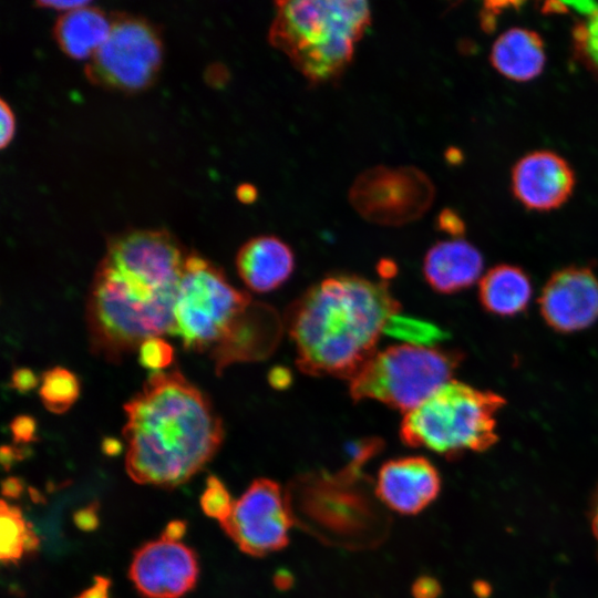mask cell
Listing matches in <instances>:
<instances>
[{
    "label": "cell",
    "mask_w": 598,
    "mask_h": 598,
    "mask_svg": "<svg viewBox=\"0 0 598 598\" xmlns=\"http://www.w3.org/2000/svg\"><path fill=\"white\" fill-rule=\"evenodd\" d=\"M187 255L163 229H132L107 240L85 308L93 354L118 363L145 340L174 336V308Z\"/></svg>",
    "instance_id": "obj_1"
},
{
    "label": "cell",
    "mask_w": 598,
    "mask_h": 598,
    "mask_svg": "<svg viewBox=\"0 0 598 598\" xmlns=\"http://www.w3.org/2000/svg\"><path fill=\"white\" fill-rule=\"evenodd\" d=\"M124 411L125 468L138 484H184L213 458L224 439L210 400L177 367L152 372Z\"/></svg>",
    "instance_id": "obj_2"
},
{
    "label": "cell",
    "mask_w": 598,
    "mask_h": 598,
    "mask_svg": "<svg viewBox=\"0 0 598 598\" xmlns=\"http://www.w3.org/2000/svg\"><path fill=\"white\" fill-rule=\"evenodd\" d=\"M400 302L386 281L333 275L310 286L286 310L283 324L300 371L350 381L378 351Z\"/></svg>",
    "instance_id": "obj_3"
},
{
    "label": "cell",
    "mask_w": 598,
    "mask_h": 598,
    "mask_svg": "<svg viewBox=\"0 0 598 598\" xmlns=\"http://www.w3.org/2000/svg\"><path fill=\"white\" fill-rule=\"evenodd\" d=\"M275 7L268 40L311 84L338 80L371 24L367 1L283 0Z\"/></svg>",
    "instance_id": "obj_4"
},
{
    "label": "cell",
    "mask_w": 598,
    "mask_h": 598,
    "mask_svg": "<svg viewBox=\"0 0 598 598\" xmlns=\"http://www.w3.org/2000/svg\"><path fill=\"white\" fill-rule=\"evenodd\" d=\"M505 399L451 380L429 399L404 414L402 442L454 458L465 452H484L498 440L497 413Z\"/></svg>",
    "instance_id": "obj_5"
},
{
    "label": "cell",
    "mask_w": 598,
    "mask_h": 598,
    "mask_svg": "<svg viewBox=\"0 0 598 598\" xmlns=\"http://www.w3.org/2000/svg\"><path fill=\"white\" fill-rule=\"evenodd\" d=\"M463 358L460 350L441 346H391L349 381V393L354 402L374 400L408 413L451 381Z\"/></svg>",
    "instance_id": "obj_6"
},
{
    "label": "cell",
    "mask_w": 598,
    "mask_h": 598,
    "mask_svg": "<svg viewBox=\"0 0 598 598\" xmlns=\"http://www.w3.org/2000/svg\"><path fill=\"white\" fill-rule=\"evenodd\" d=\"M251 302L250 295L234 287L220 267L189 252L174 308V336L185 349L208 354L229 336Z\"/></svg>",
    "instance_id": "obj_7"
},
{
    "label": "cell",
    "mask_w": 598,
    "mask_h": 598,
    "mask_svg": "<svg viewBox=\"0 0 598 598\" xmlns=\"http://www.w3.org/2000/svg\"><path fill=\"white\" fill-rule=\"evenodd\" d=\"M163 60V41L148 20L118 13L112 17L104 42L85 66L87 79L101 86L134 92L147 87Z\"/></svg>",
    "instance_id": "obj_8"
},
{
    "label": "cell",
    "mask_w": 598,
    "mask_h": 598,
    "mask_svg": "<svg viewBox=\"0 0 598 598\" xmlns=\"http://www.w3.org/2000/svg\"><path fill=\"white\" fill-rule=\"evenodd\" d=\"M435 188L430 177L414 166L378 165L357 176L349 202L365 220L402 226L422 217L431 207Z\"/></svg>",
    "instance_id": "obj_9"
},
{
    "label": "cell",
    "mask_w": 598,
    "mask_h": 598,
    "mask_svg": "<svg viewBox=\"0 0 598 598\" xmlns=\"http://www.w3.org/2000/svg\"><path fill=\"white\" fill-rule=\"evenodd\" d=\"M292 524V511L280 485L257 478L234 502L220 526L241 551L261 557L287 546Z\"/></svg>",
    "instance_id": "obj_10"
},
{
    "label": "cell",
    "mask_w": 598,
    "mask_h": 598,
    "mask_svg": "<svg viewBox=\"0 0 598 598\" xmlns=\"http://www.w3.org/2000/svg\"><path fill=\"white\" fill-rule=\"evenodd\" d=\"M538 305L553 330L573 333L587 329L598 320V275L585 266L561 268L546 281Z\"/></svg>",
    "instance_id": "obj_11"
},
{
    "label": "cell",
    "mask_w": 598,
    "mask_h": 598,
    "mask_svg": "<svg viewBox=\"0 0 598 598\" xmlns=\"http://www.w3.org/2000/svg\"><path fill=\"white\" fill-rule=\"evenodd\" d=\"M128 576L146 598H179L196 584L197 556L179 542H148L134 553Z\"/></svg>",
    "instance_id": "obj_12"
},
{
    "label": "cell",
    "mask_w": 598,
    "mask_h": 598,
    "mask_svg": "<svg viewBox=\"0 0 598 598\" xmlns=\"http://www.w3.org/2000/svg\"><path fill=\"white\" fill-rule=\"evenodd\" d=\"M515 198L526 208L548 212L571 196L575 174L568 162L551 151H535L519 158L511 176Z\"/></svg>",
    "instance_id": "obj_13"
},
{
    "label": "cell",
    "mask_w": 598,
    "mask_h": 598,
    "mask_svg": "<svg viewBox=\"0 0 598 598\" xmlns=\"http://www.w3.org/2000/svg\"><path fill=\"white\" fill-rule=\"evenodd\" d=\"M441 476L423 456H405L385 462L377 477L375 494L390 509L414 515L439 495Z\"/></svg>",
    "instance_id": "obj_14"
},
{
    "label": "cell",
    "mask_w": 598,
    "mask_h": 598,
    "mask_svg": "<svg viewBox=\"0 0 598 598\" xmlns=\"http://www.w3.org/2000/svg\"><path fill=\"white\" fill-rule=\"evenodd\" d=\"M291 247L275 235L247 240L236 255V269L250 291L264 293L282 286L295 269Z\"/></svg>",
    "instance_id": "obj_15"
},
{
    "label": "cell",
    "mask_w": 598,
    "mask_h": 598,
    "mask_svg": "<svg viewBox=\"0 0 598 598\" xmlns=\"http://www.w3.org/2000/svg\"><path fill=\"white\" fill-rule=\"evenodd\" d=\"M482 270V254L462 238L437 241L423 260L424 278L440 293H455L471 287Z\"/></svg>",
    "instance_id": "obj_16"
},
{
    "label": "cell",
    "mask_w": 598,
    "mask_h": 598,
    "mask_svg": "<svg viewBox=\"0 0 598 598\" xmlns=\"http://www.w3.org/2000/svg\"><path fill=\"white\" fill-rule=\"evenodd\" d=\"M277 319L272 309L252 301L229 336L208 353L215 372L221 374L235 362L258 360L267 355L277 338L265 337V332L277 329Z\"/></svg>",
    "instance_id": "obj_17"
},
{
    "label": "cell",
    "mask_w": 598,
    "mask_h": 598,
    "mask_svg": "<svg viewBox=\"0 0 598 598\" xmlns=\"http://www.w3.org/2000/svg\"><path fill=\"white\" fill-rule=\"evenodd\" d=\"M489 61L504 78L526 82L537 78L546 63L542 37L526 28H511L493 43Z\"/></svg>",
    "instance_id": "obj_18"
},
{
    "label": "cell",
    "mask_w": 598,
    "mask_h": 598,
    "mask_svg": "<svg viewBox=\"0 0 598 598\" xmlns=\"http://www.w3.org/2000/svg\"><path fill=\"white\" fill-rule=\"evenodd\" d=\"M112 18L91 2L63 12L55 21L53 35L68 55L75 59L92 56L106 39Z\"/></svg>",
    "instance_id": "obj_19"
},
{
    "label": "cell",
    "mask_w": 598,
    "mask_h": 598,
    "mask_svg": "<svg viewBox=\"0 0 598 598\" xmlns=\"http://www.w3.org/2000/svg\"><path fill=\"white\" fill-rule=\"evenodd\" d=\"M532 295L528 275L514 265H497L480 280L478 299L482 307L498 317L522 313L528 307Z\"/></svg>",
    "instance_id": "obj_20"
},
{
    "label": "cell",
    "mask_w": 598,
    "mask_h": 598,
    "mask_svg": "<svg viewBox=\"0 0 598 598\" xmlns=\"http://www.w3.org/2000/svg\"><path fill=\"white\" fill-rule=\"evenodd\" d=\"M39 395L48 411L63 414L79 399L80 381L72 371L63 367L50 368L41 375Z\"/></svg>",
    "instance_id": "obj_21"
},
{
    "label": "cell",
    "mask_w": 598,
    "mask_h": 598,
    "mask_svg": "<svg viewBox=\"0 0 598 598\" xmlns=\"http://www.w3.org/2000/svg\"><path fill=\"white\" fill-rule=\"evenodd\" d=\"M384 334L415 347H440L448 339L447 331L425 319L395 313L385 323Z\"/></svg>",
    "instance_id": "obj_22"
},
{
    "label": "cell",
    "mask_w": 598,
    "mask_h": 598,
    "mask_svg": "<svg viewBox=\"0 0 598 598\" xmlns=\"http://www.w3.org/2000/svg\"><path fill=\"white\" fill-rule=\"evenodd\" d=\"M568 9L577 11L582 18L573 31L577 52L598 70V2L576 1L565 2Z\"/></svg>",
    "instance_id": "obj_23"
},
{
    "label": "cell",
    "mask_w": 598,
    "mask_h": 598,
    "mask_svg": "<svg viewBox=\"0 0 598 598\" xmlns=\"http://www.w3.org/2000/svg\"><path fill=\"white\" fill-rule=\"evenodd\" d=\"M27 527L20 508L1 501L0 559L3 564L17 563L21 558Z\"/></svg>",
    "instance_id": "obj_24"
},
{
    "label": "cell",
    "mask_w": 598,
    "mask_h": 598,
    "mask_svg": "<svg viewBox=\"0 0 598 598\" xmlns=\"http://www.w3.org/2000/svg\"><path fill=\"white\" fill-rule=\"evenodd\" d=\"M203 512L213 518L224 522L231 513L234 502L229 492L216 476L210 475L206 488L200 497Z\"/></svg>",
    "instance_id": "obj_25"
},
{
    "label": "cell",
    "mask_w": 598,
    "mask_h": 598,
    "mask_svg": "<svg viewBox=\"0 0 598 598\" xmlns=\"http://www.w3.org/2000/svg\"><path fill=\"white\" fill-rule=\"evenodd\" d=\"M137 351L141 365L152 372L164 371L174 361V349L162 337L145 340Z\"/></svg>",
    "instance_id": "obj_26"
},
{
    "label": "cell",
    "mask_w": 598,
    "mask_h": 598,
    "mask_svg": "<svg viewBox=\"0 0 598 598\" xmlns=\"http://www.w3.org/2000/svg\"><path fill=\"white\" fill-rule=\"evenodd\" d=\"M10 431L17 444H28L37 441V422L31 415H17L10 423Z\"/></svg>",
    "instance_id": "obj_27"
},
{
    "label": "cell",
    "mask_w": 598,
    "mask_h": 598,
    "mask_svg": "<svg viewBox=\"0 0 598 598\" xmlns=\"http://www.w3.org/2000/svg\"><path fill=\"white\" fill-rule=\"evenodd\" d=\"M436 226L453 238H461L465 231V224L460 214L451 208H445L439 214Z\"/></svg>",
    "instance_id": "obj_28"
},
{
    "label": "cell",
    "mask_w": 598,
    "mask_h": 598,
    "mask_svg": "<svg viewBox=\"0 0 598 598\" xmlns=\"http://www.w3.org/2000/svg\"><path fill=\"white\" fill-rule=\"evenodd\" d=\"M39 382L40 380L33 370L22 367L12 372L10 388L18 392L27 393L35 389L39 385Z\"/></svg>",
    "instance_id": "obj_29"
},
{
    "label": "cell",
    "mask_w": 598,
    "mask_h": 598,
    "mask_svg": "<svg viewBox=\"0 0 598 598\" xmlns=\"http://www.w3.org/2000/svg\"><path fill=\"white\" fill-rule=\"evenodd\" d=\"M16 131V118L11 107L2 99L0 102V145L10 143Z\"/></svg>",
    "instance_id": "obj_30"
},
{
    "label": "cell",
    "mask_w": 598,
    "mask_h": 598,
    "mask_svg": "<svg viewBox=\"0 0 598 598\" xmlns=\"http://www.w3.org/2000/svg\"><path fill=\"white\" fill-rule=\"evenodd\" d=\"M97 503H92L79 511L73 515V522L84 532H92L99 526Z\"/></svg>",
    "instance_id": "obj_31"
},
{
    "label": "cell",
    "mask_w": 598,
    "mask_h": 598,
    "mask_svg": "<svg viewBox=\"0 0 598 598\" xmlns=\"http://www.w3.org/2000/svg\"><path fill=\"white\" fill-rule=\"evenodd\" d=\"M412 592L414 598H437L441 587L434 578L425 576L415 581Z\"/></svg>",
    "instance_id": "obj_32"
},
{
    "label": "cell",
    "mask_w": 598,
    "mask_h": 598,
    "mask_svg": "<svg viewBox=\"0 0 598 598\" xmlns=\"http://www.w3.org/2000/svg\"><path fill=\"white\" fill-rule=\"evenodd\" d=\"M111 580L106 577L95 576L94 584L74 598H110Z\"/></svg>",
    "instance_id": "obj_33"
},
{
    "label": "cell",
    "mask_w": 598,
    "mask_h": 598,
    "mask_svg": "<svg viewBox=\"0 0 598 598\" xmlns=\"http://www.w3.org/2000/svg\"><path fill=\"white\" fill-rule=\"evenodd\" d=\"M87 3H90V1H86V0H40V1H37V6L39 7L55 9L63 12L76 9Z\"/></svg>",
    "instance_id": "obj_34"
},
{
    "label": "cell",
    "mask_w": 598,
    "mask_h": 598,
    "mask_svg": "<svg viewBox=\"0 0 598 598\" xmlns=\"http://www.w3.org/2000/svg\"><path fill=\"white\" fill-rule=\"evenodd\" d=\"M187 524L184 520L169 522L162 534V539L177 543L186 533Z\"/></svg>",
    "instance_id": "obj_35"
},
{
    "label": "cell",
    "mask_w": 598,
    "mask_h": 598,
    "mask_svg": "<svg viewBox=\"0 0 598 598\" xmlns=\"http://www.w3.org/2000/svg\"><path fill=\"white\" fill-rule=\"evenodd\" d=\"M269 383L276 389H285L291 382V373L286 368H274L268 375Z\"/></svg>",
    "instance_id": "obj_36"
},
{
    "label": "cell",
    "mask_w": 598,
    "mask_h": 598,
    "mask_svg": "<svg viewBox=\"0 0 598 598\" xmlns=\"http://www.w3.org/2000/svg\"><path fill=\"white\" fill-rule=\"evenodd\" d=\"M24 450H18L8 445L1 447V464L6 471H8L12 463L24 457Z\"/></svg>",
    "instance_id": "obj_37"
},
{
    "label": "cell",
    "mask_w": 598,
    "mask_h": 598,
    "mask_svg": "<svg viewBox=\"0 0 598 598\" xmlns=\"http://www.w3.org/2000/svg\"><path fill=\"white\" fill-rule=\"evenodd\" d=\"M23 491V483L20 478L8 477L2 482V495L11 498L19 497Z\"/></svg>",
    "instance_id": "obj_38"
},
{
    "label": "cell",
    "mask_w": 598,
    "mask_h": 598,
    "mask_svg": "<svg viewBox=\"0 0 598 598\" xmlns=\"http://www.w3.org/2000/svg\"><path fill=\"white\" fill-rule=\"evenodd\" d=\"M237 198L244 204H251L257 198V189L251 184H241L236 189Z\"/></svg>",
    "instance_id": "obj_39"
},
{
    "label": "cell",
    "mask_w": 598,
    "mask_h": 598,
    "mask_svg": "<svg viewBox=\"0 0 598 598\" xmlns=\"http://www.w3.org/2000/svg\"><path fill=\"white\" fill-rule=\"evenodd\" d=\"M590 524L598 547V484L595 488L590 505Z\"/></svg>",
    "instance_id": "obj_40"
},
{
    "label": "cell",
    "mask_w": 598,
    "mask_h": 598,
    "mask_svg": "<svg viewBox=\"0 0 598 598\" xmlns=\"http://www.w3.org/2000/svg\"><path fill=\"white\" fill-rule=\"evenodd\" d=\"M123 450V444L114 437H104L102 441V451L107 456L118 455Z\"/></svg>",
    "instance_id": "obj_41"
},
{
    "label": "cell",
    "mask_w": 598,
    "mask_h": 598,
    "mask_svg": "<svg viewBox=\"0 0 598 598\" xmlns=\"http://www.w3.org/2000/svg\"><path fill=\"white\" fill-rule=\"evenodd\" d=\"M39 547V538L35 532L28 525L24 538H23V548L27 553L35 551Z\"/></svg>",
    "instance_id": "obj_42"
}]
</instances>
